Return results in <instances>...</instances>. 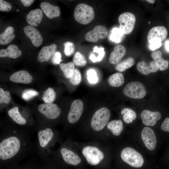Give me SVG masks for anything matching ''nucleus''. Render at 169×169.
I'll return each mask as SVG.
<instances>
[{"mask_svg": "<svg viewBox=\"0 0 169 169\" xmlns=\"http://www.w3.org/2000/svg\"><path fill=\"white\" fill-rule=\"evenodd\" d=\"M22 142L19 137L15 135L7 136L0 142V159H10L17 155L21 149Z\"/></svg>", "mask_w": 169, "mask_h": 169, "instance_id": "nucleus-1", "label": "nucleus"}, {"mask_svg": "<svg viewBox=\"0 0 169 169\" xmlns=\"http://www.w3.org/2000/svg\"><path fill=\"white\" fill-rule=\"evenodd\" d=\"M75 20L82 24H87L94 19L95 13L93 8L91 6L83 3L79 4L74 12Z\"/></svg>", "mask_w": 169, "mask_h": 169, "instance_id": "nucleus-2", "label": "nucleus"}, {"mask_svg": "<svg viewBox=\"0 0 169 169\" xmlns=\"http://www.w3.org/2000/svg\"><path fill=\"white\" fill-rule=\"evenodd\" d=\"M110 116V111L107 108L103 107L99 109L95 113L92 118V128L96 131L102 130L107 124Z\"/></svg>", "mask_w": 169, "mask_h": 169, "instance_id": "nucleus-3", "label": "nucleus"}, {"mask_svg": "<svg viewBox=\"0 0 169 169\" xmlns=\"http://www.w3.org/2000/svg\"><path fill=\"white\" fill-rule=\"evenodd\" d=\"M122 160L130 165L136 168L141 167L144 160L141 154L134 149L127 147L124 149L121 153Z\"/></svg>", "mask_w": 169, "mask_h": 169, "instance_id": "nucleus-4", "label": "nucleus"}, {"mask_svg": "<svg viewBox=\"0 0 169 169\" xmlns=\"http://www.w3.org/2000/svg\"><path fill=\"white\" fill-rule=\"evenodd\" d=\"M124 94L127 97L134 99L143 98L146 94L144 85L139 81L129 83L124 87Z\"/></svg>", "mask_w": 169, "mask_h": 169, "instance_id": "nucleus-5", "label": "nucleus"}, {"mask_svg": "<svg viewBox=\"0 0 169 169\" xmlns=\"http://www.w3.org/2000/svg\"><path fill=\"white\" fill-rule=\"evenodd\" d=\"M136 20V17L133 13L128 12L123 13L118 18L119 28L124 34H129L134 28Z\"/></svg>", "mask_w": 169, "mask_h": 169, "instance_id": "nucleus-6", "label": "nucleus"}, {"mask_svg": "<svg viewBox=\"0 0 169 169\" xmlns=\"http://www.w3.org/2000/svg\"><path fill=\"white\" fill-rule=\"evenodd\" d=\"M82 153L87 162L92 165L99 164L104 157L103 153L94 146H87L84 147L82 150Z\"/></svg>", "mask_w": 169, "mask_h": 169, "instance_id": "nucleus-7", "label": "nucleus"}, {"mask_svg": "<svg viewBox=\"0 0 169 169\" xmlns=\"http://www.w3.org/2000/svg\"><path fill=\"white\" fill-rule=\"evenodd\" d=\"M167 31L164 26H158L153 27L149 31L147 39L150 44L161 42L166 37Z\"/></svg>", "mask_w": 169, "mask_h": 169, "instance_id": "nucleus-8", "label": "nucleus"}, {"mask_svg": "<svg viewBox=\"0 0 169 169\" xmlns=\"http://www.w3.org/2000/svg\"><path fill=\"white\" fill-rule=\"evenodd\" d=\"M38 110L41 113L50 119L57 118L61 113L60 110L58 105L52 103L41 104L39 106Z\"/></svg>", "mask_w": 169, "mask_h": 169, "instance_id": "nucleus-9", "label": "nucleus"}, {"mask_svg": "<svg viewBox=\"0 0 169 169\" xmlns=\"http://www.w3.org/2000/svg\"><path fill=\"white\" fill-rule=\"evenodd\" d=\"M84 108L83 103L80 100L77 99L71 103L67 119L68 121L73 124L76 122L79 119Z\"/></svg>", "mask_w": 169, "mask_h": 169, "instance_id": "nucleus-10", "label": "nucleus"}, {"mask_svg": "<svg viewBox=\"0 0 169 169\" xmlns=\"http://www.w3.org/2000/svg\"><path fill=\"white\" fill-rule=\"evenodd\" d=\"M108 30L106 28L102 25L95 26L91 31L88 32L85 35V40L88 42L95 43L99 39H103L107 36Z\"/></svg>", "mask_w": 169, "mask_h": 169, "instance_id": "nucleus-11", "label": "nucleus"}, {"mask_svg": "<svg viewBox=\"0 0 169 169\" xmlns=\"http://www.w3.org/2000/svg\"><path fill=\"white\" fill-rule=\"evenodd\" d=\"M141 136L142 141L149 150L155 149L157 144V140L154 131L151 128L145 127L142 130Z\"/></svg>", "mask_w": 169, "mask_h": 169, "instance_id": "nucleus-12", "label": "nucleus"}, {"mask_svg": "<svg viewBox=\"0 0 169 169\" xmlns=\"http://www.w3.org/2000/svg\"><path fill=\"white\" fill-rule=\"evenodd\" d=\"M26 35L31 40L35 47L40 46L42 44L43 38L39 32L33 26L28 25L23 28Z\"/></svg>", "mask_w": 169, "mask_h": 169, "instance_id": "nucleus-13", "label": "nucleus"}, {"mask_svg": "<svg viewBox=\"0 0 169 169\" xmlns=\"http://www.w3.org/2000/svg\"><path fill=\"white\" fill-rule=\"evenodd\" d=\"M143 123L147 126H154L157 120L160 119L161 115L158 111L152 112L148 110H144L141 114Z\"/></svg>", "mask_w": 169, "mask_h": 169, "instance_id": "nucleus-14", "label": "nucleus"}, {"mask_svg": "<svg viewBox=\"0 0 169 169\" xmlns=\"http://www.w3.org/2000/svg\"><path fill=\"white\" fill-rule=\"evenodd\" d=\"M54 135L52 130L49 128L39 130L38 136L40 147L44 149L48 146Z\"/></svg>", "mask_w": 169, "mask_h": 169, "instance_id": "nucleus-15", "label": "nucleus"}, {"mask_svg": "<svg viewBox=\"0 0 169 169\" xmlns=\"http://www.w3.org/2000/svg\"><path fill=\"white\" fill-rule=\"evenodd\" d=\"M137 70L144 75H148L151 73L157 72L159 69L158 63L155 60L147 63L144 61L139 62L136 65Z\"/></svg>", "mask_w": 169, "mask_h": 169, "instance_id": "nucleus-16", "label": "nucleus"}, {"mask_svg": "<svg viewBox=\"0 0 169 169\" xmlns=\"http://www.w3.org/2000/svg\"><path fill=\"white\" fill-rule=\"evenodd\" d=\"M10 79L15 83L28 84L32 82L33 78L28 71L21 70L12 74L10 77Z\"/></svg>", "mask_w": 169, "mask_h": 169, "instance_id": "nucleus-17", "label": "nucleus"}, {"mask_svg": "<svg viewBox=\"0 0 169 169\" xmlns=\"http://www.w3.org/2000/svg\"><path fill=\"white\" fill-rule=\"evenodd\" d=\"M60 153L64 160L68 164L76 166L81 161L80 158L78 155L66 148H62Z\"/></svg>", "mask_w": 169, "mask_h": 169, "instance_id": "nucleus-18", "label": "nucleus"}, {"mask_svg": "<svg viewBox=\"0 0 169 169\" xmlns=\"http://www.w3.org/2000/svg\"><path fill=\"white\" fill-rule=\"evenodd\" d=\"M40 6L46 16L49 18L57 17L60 15V10L57 6L52 5L47 2H42Z\"/></svg>", "mask_w": 169, "mask_h": 169, "instance_id": "nucleus-19", "label": "nucleus"}, {"mask_svg": "<svg viewBox=\"0 0 169 169\" xmlns=\"http://www.w3.org/2000/svg\"><path fill=\"white\" fill-rule=\"evenodd\" d=\"M57 48V45L55 44L43 46L39 52L38 56V60L40 62L48 61L55 53Z\"/></svg>", "mask_w": 169, "mask_h": 169, "instance_id": "nucleus-20", "label": "nucleus"}, {"mask_svg": "<svg viewBox=\"0 0 169 169\" xmlns=\"http://www.w3.org/2000/svg\"><path fill=\"white\" fill-rule=\"evenodd\" d=\"M125 48L124 46L120 44L116 45L114 48V51L110 54V62L113 64H118L125 55Z\"/></svg>", "mask_w": 169, "mask_h": 169, "instance_id": "nucleus-21", "label": "nucleus"}, {"mask_svg": "<svg viewBox=\"0 0 169 169\" xmlns=\"http://www.w3.org/2000/svg\"><path fill=\"white\" fill-rule=\"evenodd\" d=\"M43 17L42 10L39 8L32 10L26 17L28 23L33 26H37L41 23Z\"/></svg>", "mask_w": 169, "mask_h": 169, "instance_id": "nucleus-22", "label": "nucleus"}, {"mask_svg": "<svg viewBox=\"0 0 169 169\" xmlns=\"http://www.w3.org/2000/svg\"><path fill=\"white\" fill-rule=\"evenodd\" d=\"M21 54V51L15 44H10L6 49L0 51V58L8 57L15 59L20 57Z\"/></svg>", "mask_w": 169, "mask_h": 169, "instance_id": "nucleus-23", "label": "nucleus"}, {"mask_svg": "<svg viewBox=\"0 0 169 169\" xmlns=\"http://www.w3.org/2000/svg\"><path fill=\"white\" fill-rule=\"evenodd\" d=\"M14 32V29L13 27L8 26L0 34V44L5 45L10 43L15 37Z\"/></svg>", "mask_w": 169, "mask_h": 169, "instance_id": "nucleus-24", "label": "nucleus"}, {"mask_svg": "<svg viewBox=\"0 0 169 169\" xmlns=\"http://www.w3.org/2000/svg\"><path fill=\"white\" fill-rule=\"evenodd\" d=\"M151 56L154 60L158 63L160 70L164 71L168 68L169 61L163 58L162 53L161 51L158 50L154 52L151 54Z\"/></svg>", "mask_w": 169, "mask_h": 169, "instance_id": "nucleus-25", "label": "nucleus"}, {"mask_svg": "<svg viewBox=\"0 0 169 169\" xmlns=\"http://www.w3.org/2000/svg\"><path fill=\"white\" fill-rule=\"evenodd\" d=\"M8 114L9 116L17 124L24 125L26 123V120L20 113L18 107H15L9 110Z\"/></svg>", "mask_w": 169, "mask_h": 169, "instance_id": "nucleus-26", "label": "nucleus"}, {"mask_svg": "<svg viewBox=\"0 0 169 169\" xmlns=\"http://www.w3.org/2000/svg\"><path fill=\"white\" fill-rule=\"evenodd\" d=\"M107 126L112 134L115 136L120 135L124 128L122 122L120 120L111 121L107 124Z\"/></svg>", "mask_w": 169, "mask_h": 169, "instance_id": "nucleus-27", "label": "nucleus"}, {"mask_svg": "<svg viewBox=\"0 0 169 169\" xmlns=\"http://www.w3.org/2000/svg\"><path fill=\"white\" fill-rule=\"evenodd\" d=\"M124 82V77L121 73L117 72L111 75L108 78L109 84L113 87H118L121 86Z\"/></svg>", "mask_w": 169, "mask_h": 169, "instance_id": "nucleus-28", "label": "nucleus"}, {"mask_svg": "<svg viewBox=\"0 0 169 169\" xmlns=\"http://www.w3.org/2000/svg\"><path fill=\"white\" fill-rule=\"evenodd\" d=\"M121 113L123 116L124 121L127 124L131 123L136 118V113L129 108H125L123 109L121 111Z\"/></svg>", "mask_w": 169, "mask_h": 169, "instance_id": "nucleus-29", "label": "nucleus"}, {"mask_svg": "<svg viewBox=\"0 0 169 169\" xmlns=\"http://www.w3.org/2000/svg\"><path fill=\"white\" fill-rule=\"evenodd\" d=\"M134 64V59L129 57L117 64L115 67V69L117 71L122 72L131 67Z\"/></svg>", "mask_w": 169, "mask_h": 169, "instance_id": "nucleus-30", "label": "nucleus"}, {"mask_svg": "<svg viewBox=\"0 0 169 169\" xmlns=\"http://www.w3.org/2000/svg\"><path fill=\"white\" fill-rule=\"evenodd\" d=\"M74 65L72 62L66 64L61 63L59 64L60 68L66 78L69 79L72 76L75 69Z\"/></svg>", "mask_w": 169, "mask_h": 169, "instance_id": "nucleus-31", "label": "nucleus"}, {"mask_svg": "<svg viewBox=\"0 0 169 169\" xmlns=\"http://www.w3.org/2000/svg\"><path fill=\"white\" fill-rule=\"evenodd\" d=\"M56 93L54 90L51 87L47 89L44 92L42 99L46 103H52L55 100Z\"/></svg>", "mask_w": 169, "mask_h": 169, "instance_id": "nucleus-32", "label": "nucleus"}, {"mask_svg": "<svg viewBox=\"0 0 169 169\" xmlns=\"http://www.w3.org/2000/svg\"><path fill=\"white\" fill-rule=\"evenodd\" d=\"M104 49L103 48L100 47L99 48L97 46H95L93 48V51L98 53V55L95 57V56L94 54H91L89 57L90 59L93 63L100 61L103 59L105 54Z\"/></svg>", "mask_w": 169, "mask_h": 169, "instance_id": "nucleus-33", "label": "nucleus"}, {"mask_svg": "<svg viewBox=\"0 0 169 169\" xmlns=\"http://www.w3.org/2000/svg\"><path fill=\"white\" fill-rule=\"evenodd\" d=\"M123 34L119 28H115L111 30L110 38L112 41L119 43L121 41Z\"/></svg>", "mask_w": 169, "mask_h": 169, "instance_id": "nucleus-34", "label": "nucleus"}, {"mask_svg": "<svg viewBox=\"0 0 169 169\" xmlns=\"http://www.w3.org/2000/svg\"><path fill=\"white\" fill-rule=\"evenodd\" d=\"M73 61L75 65L80 66H84L87 63V61L84 57L79 52L75 53Z\"/></svg>", "mask_w": 169, "mask_h": 169, "instance_id": "nucleus-35", "label": "nucleus"}, {"mask_svg": "<svg viewBox=\"0 0 169 169\" xmlns=\"http://www.w3.org/2000/svg\"><path fill=\"white\" fill-rule=\"evenodd\" d=\"M82 80V77L80 71L77 69H75L73 74L69 79L70 83L74 85L79 84Z\"/></svg>", "mask_w": 169, "mask_h": 169, "instance_id": "nucleus-36", "label": "nucleus"}, {"mask_svg": "<svg viewBox=\"0 0 169 169\" xmlns=\"http://www.w3.org/2000/svg\"><path fill=\"white\" fill-rule=\"evenodd\" d=\"M38 95L37 91L32 89L26 90L22 92V97L26 100H28L34 96Z\"/></svg>", "mask_w": 169, "mask_h": 169, "instance_id": "nucleus-37", "label": "nucleus"}, {"mask_svg": "<svg viewBox=\"0 0 169 169\" xmlns=\"http://www.w3.org/2000/svg\"><path fill=\"white\" fill-rule=\"evenodd\" d=\"M87 79L89 82L92 84L96 83L98 78L95 71L93 69H89L87 72Z\"/></svg>", "mask_w": 169, "mask_h": 169, "instance_id": "nucleus-38", "label": "nucleus"}, {"mask_svg": "<svg viewBox=\"0 0 169 169\" xmlns=\"http://www.w3.org/2000/svg\"><path fill=\"white\" fill-rule=\"evenodd\" d=\"M11 100L10 93L8 91H4L1 88H0V103L8 104Z\"/></svg>", "mask_w": 169, "mask_h": 169, "instance_id": "nucleus-39", "label": "nucleus"}, {"mask_svg": "<svg viewBox=\"0 0 169 169\" xmlns=\"http://www.w3.org/2000/svg\"><path fill=\"white\" fill-rule=\"evenodd\" d=\"M64 52L66 56L72 55L74 51V46L73 44L70 42H67L64 43Z\"/></svg>", "mask_w": 169, "mask_h": 169, "instance_id": "nucleus-40", "label": "nucleus"}, {"mask_svg": "<svg viewBox=\"0 0 169 169\" xmlns=\"http://www.w3.org/2000/svg\"><path fill=\"white\" fill-rule=\"evenodd\" d=\"M11 4L9 2L3 0H0V11H8L12 8Z\"/></svg>", "mask_w": 169, "mask_h": 169, "instance_id": "nucleus-41", "label": "nucleus"}, {"mask_svg": "<svg viewBox=\"0 0 169 169\" xmlns=\"http://www.w3.org/2000/svg\"><path fill=\"white\" fill-rule=\"evenodd\" d=\"M61 58V54L59 52H55L53 55L52 59V63L55 64H59L62 61Z\"/></svg>", "mask_w": 169, "mask_h": 169, "instance_id": "nucleus-42", "label": "nucleus"}, {"mask_svg": "<svg viewBox=\"0 0 169 169\" xmlns=\"http://www.w3.org/2000/svg\"><path fill=\"white\" fill-rule=\"evenodd\" d=\"M161 128L164 131L169 132V118H165L161 125Z\"/></svg>", "mask_w": 169, "mask_h": 169, "instance_id": "nucleus-43", "label": "nucleus"}, {"mask_svg": "<svg viewBox=\"0 0 169 169\" xmlns=\"http://www.w3.org/2000/svg\"><path fill=\"white\" fill-rule=\"evenodd\" d=\"M162 45L161 42L150 44L149 48L152 50H156L161 47Z\"/></svg>", "mask_w": 169, "mask_h": 169, "instance_id": "nucleus-44", "label": "nucleus"}, {"mask_svg": "<svg viewBox=\"0 0 169 169\" xmlns=\"http://www.w3.org/2000/svg\"><path fill=\"white\" fill-rule=\"evenodd\" d=\"M21 2L25 7H28L34 1V0H21Z\"/></svg>", "mask_w": 169, "mask_h": 169, "instance_id": "nucleus-45", "label": "nucleus"}, {"mask_svg": "<svg viewBox=\"0 0 169 169\" xmlns=\"http://www.w3.org/2000/svg\"><path fill=\"white\" fill-rule=\"evenodd\" d=\"M165 47L167 51L169 52V40H167L166 41Z\"/></svg>", "mask_w": 169, "mask_h": 169, "instance_id": "nucleus-46", "label": "nucleus"}, {"mask_svg": "<svg viewBox=\"0 0 169 169\" xmlns=\"http://www.w3.org/2000/svg\"><path fill=\"white\" fill-rule=\"evenodd\" d=\"M146 1L152 4L154 3L155 2V1L154 0H146Z\"/></svg>", "mask_w": 169, "mask_h": 169, "instance_id": "nucleus-47", "label": "nucleus"}, {"mask_svg": "<svg viewBox=\"0 0 169 169\" xmlns=\"http://www.w3.org/2000/svg\"><path fill=\"white\" fill-rule=\"evenodd\" d=\"M17 11L18 12L19 11V10H18V9H17Z\"/></svg>", "mask_w": 169, "mask_h": 169, "instance_id": "nucleus-48", "label": "nucleus"}, {"mask_svg": "<svg viewBox=\"0 0 169 169\" xmlns=\"http://www.w3.org/2000/svg\"><path fill=\"white\" fill-rule=\"evenodd\" d=\"M149 23H150V22H149Z\"/></svg>", "mask_w": 169, "mask_h": 169, "instance_id": "nucleus-49", "label": "nucleus"}]
</instances>
